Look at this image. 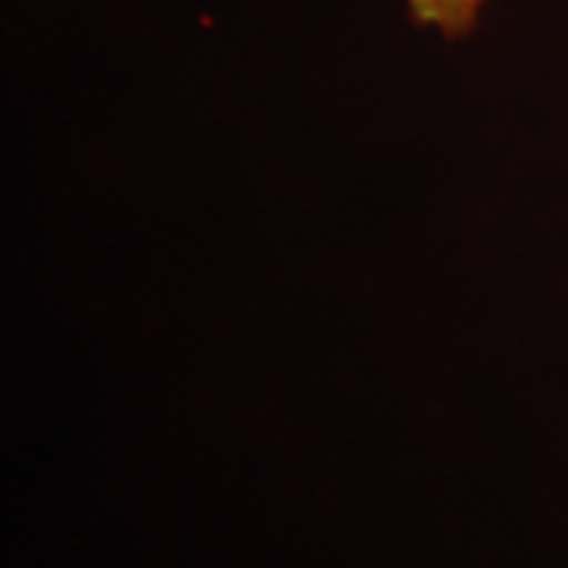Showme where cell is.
<instances>
[{"label":"cell","mask_w":568,"mask_h":568,"mask_svg":"<svg viewBox=\"0 0 568 568\" xmlns=\"http://www.w3.org/2000/svg\"><path fill=\"white\" fill-rule=\"evenodd\" d=\"M403 3L418 27H429L447 40H458L474 32L487 0H403Z\"/></svg>","instance_id":"1"}]
</instances>
